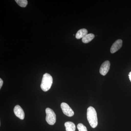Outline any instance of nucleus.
<instances>
[{
    "label": "nucleus",
    "mask_w": 131,
    "mask_h": 131,
    "mask_svg": "<svg viewBox=\"0 0 131 131\" xmlns=\"http://www.w3.org/2000/svg\"><path fill=\"white\" fill-rule=\"evenodd\" d=\"M14 112L16 117L20 119H24L25 116V113L20 106L19 105H17L15 106L14 109Z\"/></svg>",
    "instance_id": "nucleus-6"
},
{
    "label": "nucleus",
    "mask_w": 131,
    "mask_h": 131,
    "mask_svg": "<svg viewBox=\"0 0 131 131\" xmlns=\"http://www.w3.org/2000/svg\"><path fill=\"white\" fill-rule=\"evenodd\" d=\"M122 40L121 39H118L113 44L110 49V52L112 54L118 51L122 47Z\"/></svg>",
    "instance_id": "nucleus-7"
},
{
    "label": "nucleus",
    "mask_w": 131,
    "mask_h": 131,
    "mask_svg": "<svg viewBox=\"0 0 131 131\" xmlns=\"http://www.w3.org/2000/svg\"><path fill=\"white\" fill-rule=\"evenodd\" d=\"M3 81L2 79L1 78H0V89H1L2 87L3 84Z\"/></svg>",
    "instance_id": "nucleus-13"
},
{
    "label": "nucleus",
    "mask_w": 131,
    "mask_h": 131,
    "mask_svg": "<svg viewBox=\"0 0 131 131\" xmlns=\"http://www.w3.org/2000/svg\"><path fill=\"white\" fill-rule=\"evenodd\" d=\"M110 62L108 61H105L102 64L100 69V72L101 74L105 76L107 74L110 70Z\"/></svg>",
    "instance_id": "nucleus-5"
},
{
    "label": "nucleus",
    "mask_w": 131,
    "mask_h": 131,
    "mask_svg": "<svg viewBox=\"0 0 131 131\" xmlns=\"http://www.w3.org/2000/svg\"><path fill=\"white\" fill-rule=\"evenodd\" d=\"M88 31L85 28H82L80 29L78 31L77 33L75 35V37L77 39H80L81 38H82L84 37V36H86L88 34Z\"/></svg>",
    "instance_id": "nucleus-8"
},
{
    "label": "nucleus",
    "mask_w": 131,
    "mask_h": 131,
    "mask_svg": "<svg viewBox=\"0 0 131 131\" xmlns=\"http://www.w3.org/2000/svg\"><path fill=\"white\" fill-rule=\"evenodd\" d=\"M61 107L63 112L68 117H72L74 115V112L67 103L63 102L61 104Z\"/></svg>",
    "instance_id": "nucleus-4"
},
{
    "label": "nucleus",
    "mask_w": 131,
    "mask_h": 131,
    "mask_svg": "<svg viewBox=\"0 0 131 131\" xmlns=\"http://www.w3.org/2000/svg\"><path fill=\"white\" fill-rule=\"evenodd\" d=\"M53 82L52 77L48 73H45L43 75L40 87L43 91L46 92L51 88Z\"/></svg>",
    "instance_id": "nucleus-2"
},
{
    "label": "nucleus",
    "mask_w": 131,
    "mask_h": 131,
    "mask_svg": "<svg viewBox=\"0 0 131 131\" xmlns=\"http://www.w3.org/2000/svg\"><path fill=\"white\" fill-rule=\"evenodd\" d=\"M87 119L91 127L95 128L98 125L97 113L95 109L92 106H90L87 110Z\"/></svg>",
    "instance_id": "nucleus-1"
},
{
    "label": "nucleus",
    "mask_w": 131,
    "mask_h": 131,
    "mask_svg": "<svg viewBox=\"0 0 131 131\" xmlns=\"http://www.w3.org/2000/svg\"><path fill=\"white\" fill-rule=\"evenodd\" d=\"M129 79H130V80L131 82V72L129 73Z\"/></svg>",
    "instance_id": "nucleus-14"
},
{
    "label": "nucleus",
    "mask_w": 131,
    "mask_h": 131,
    "mask_svg": "<svg viewBox=\"0 0 131 131\" xmlns=\"http://www.w3.org/2000/svg\"><path fill=\"white\" fill-rule=\"evenodd\" d=\"M95 37V35L93 34L90 33L87 34L82 39V41L84 43H87L91 42Z\"/></svg>",
    "instance_id": "nucleus-9"
},
{
    "label": "nucleus",
    "mask_w": 131,
    "mask_h": 131,
    "mask_svg": "<svg viewBox=\"0 0 131 131\" xmlns=\"http://www.w3.org/2000/svg\"><path fill=\"white\" fill-rule=\"evenodd\" d=\"M66 131H75V126L73 122H67L64 124Z\"/></svg>",
    "instance_id": "nucleus-10"
},
{
    "label": "nucleus",
    "mask_w": 131,
    "mask_h": 131,
    "mask_svg": "<svg viewBox=\"0 0 131 131\" xmlns=\"http://www.w3.org/2000/svg\"><path fill=\"white\" fill-rule=\"evenodd\" d=\"M77 128L79 131H88L86 127L82 124H78L77 125Z\"/></svg>",
    "instance_id": "nucleus-12"
},
{
    "label": "nucleus",
    "mask_w": 131,
    "mask_h": 131,
    "mask_svg": "<svg viewBox=\"0 0 131 131\" xmlns=\"http://www.w3.org/2000/svg\"><path fill=\"white\" fill-rule=\"evenodd\" d=\"M46 121L50 125H54L56 121V116L54 111L49 108L46 109Z\"/></svg>",
    "instance_id": "nucleus-3"
},
{
    "label": "nucleus",
    "mask_w": 131,
    "mask_h": 131,
    "mask_svg": "<svg viewBox=\"0 0 131 131\" xmlns=\"http://www.w3.org/2000/svg\"><path fill=\"white\" fill-rule=\"evenodd\" d=\"M16 3L20 6L25 7L28 4V1L27 0H15Z\"/></svg>",
    "instance_id": "nucleus-11"
}]
</instances>
